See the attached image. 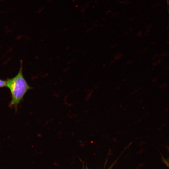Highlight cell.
<instances>
[{"label":"cell","mask_w":169,"mask_h":169,"mask_svg":"<svg viewBox=\"0 0 169 169\" xmlns=\"http://www.w3.org/2000/svg\"><path fill=\"white\" fill-rule=\"evenodd\" d=\"M23 62L21 60L19 72L14 77L6 80V87L10 90L11 100L10 103L11 107L17 108L24 95L29 90L32 89L24 78L23 72Z\"/></svg>","instance_id":"obj_1"},{"label":"cell","mask_w":169,"mask_h":169,"mask_svg":"<svg viewBox=\"0 0 169 169\" xmlns=\"http://www.w3.org/2000/svg\"><path fill=\"white\" fill-rule=\"evenodd\" d=\"M6 86V81L0 79V88Z\"/></svg>","instance_id":"obj_2"}]
</instances>
